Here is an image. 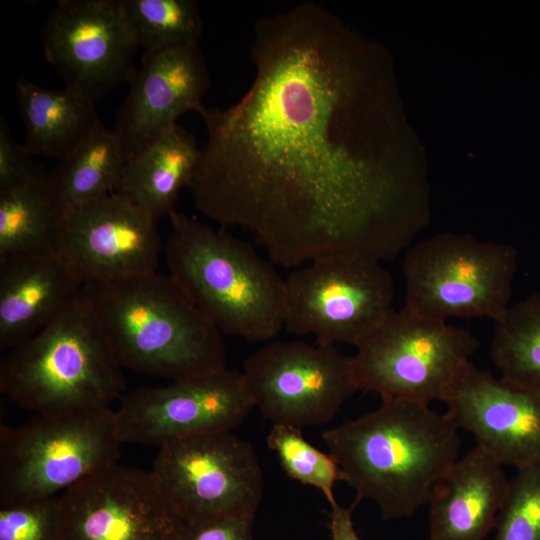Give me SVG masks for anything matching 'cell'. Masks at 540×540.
<instances>
[{"label":"cell","mask_w":540,"mask_h":540,"mask_svg":"<svg viewBox=\"0 0 540 540\" xmlns=\"http://www.w3.org/2000/svg\"><path fill=\"white\" fill-rule=\"evenodd\" d=\"M255 76L233 105L204 108L196 208L255 234L271 261L332 254L382 261L419 228L388 156L374 51L313 2L258 19Z\"/></svg>","instance_id":"obj_1"},{"label":"cell","mask_w":540,"mask_h":540,"mask_svg":"<svg viewBox=\"0 0 540 540\" xmlns=\"http://www.w3.org/2000/svg\"><path fill=\"white\" fill-rule=\"evenodd\" d=\"M459 428L429 404L382 399L375 410L322 433L354 503L373 501L384 520L412 516L458 459Z\"/></svg>","instance_id":"obj_2"},{"label":"cell","mask_w":540,"mask_h":540,"mask_svg":"<svg viewBox=\"0 0 540 540\" xmlns=\"http://www.w3.org/2000/svg\"><path fill=\"white\" fill-rule=\"evenodd\" d=\"M122 368L171 380L226 368L222 334L167 275L83 285Z\"/></svg>","instance_id":"obj_3"},{"label":"cell","mask_w":540,"mask_h":540,"mask_svg":"<svg viewBox=\"0 0 540 540\" xmlns=\"http://www.w3.org/2000/svg\"><path fill=\"white\" fill-rule=\"evenodd\" d=\"M164 246L168 276L221 334L268 341L284 327L285 285L247 242L177 211Z\"/></svg>","instance_id":"obj_4"},{"label":"cell","mask_w":540,"mask_h":540,"mask_svg":"<svg viewBox=\"0 0 540 540\" xmlns=\"http://www.w3.org/2000/svg\"><path fill=\"white\" fill-rule=\"evenodd\" d=\"M125 380L84 294L0 362V391L36 414L108 409Z\"/></svg>","instance_id":"obj_5"},{"label":"cell","mask_w":540,"mask_h":540,"mask_svg":"<svg viewBox=\"0 0 540 540\" xmlns=\"http://www.w3.org/2000/svg\"><path fill=\"white\" fill-rule=\"evenodd\" d=\"M121 442L114 410L36 414L0 425V505L61 495L116 463Z\"/></svg>","instance_id":"obj_6"},{"label":"cell","mask_w":540,"mask_h":540,"mask_svg":"<svg viewBox=\"0 0 540 540\" xmlns=\"http://www.w3.org/2000/svg\"><path fill=\"white\" fill-rule=\"evenodd\" d=\"M479 346L469 331L403 306L355 347L354 379L381 399L443 401Z\"/></svg>","instance_id":"obj_7"},{"label":"cell","mask_w":540,"mask_h":540,"mask_svg":"<svg viewBox=\"0 0 540 540\" xmlns=\"http://www.w3.org/2000/svg\"><path fill=\"white\" fill-rule=\"evenodd\" d=\"M517 270L510 245L441 234L410 246L403 260L405 305L440 321L507 311Z\"/></svg>","instance_id":"obj_8"},{"label":"cell","mask_w":540,"mask_h":540,"mask_svg":"<svg viewBox=\"0 0 540 540\" xmlns=\"http://www.w3.org/2000/svg\"><path fill=\"white\" fill-rule=\"evenodd\" d=\"M284 328L316 343L356 347L394 310V283L381 262L354 254L318 257L284 279Z\"/></svg>","instance_id":"obj_9"},{"label":"cell","mask_w":540,"mask_h":540,"mask_svg":"<svg viewBox=\"0 0 540 540\" xmlns=\"http://www.w3.org/2000/svg\"><path fill=\"white\" fill-rule=\"evenodd\" d=\"M151 472L185 522L254 514L264 490L253 446L231 431L177 439L159 447Z\"/></svg>","instance_id":"obj_10"},{"label":"cell","mask_w":540,"mask_h":540,"mask_svg":"<svg viewBox=\"0 0 540 540\" xmlns=\"http://www.w3.org/2000/svg\"><path fill=\"white\" fill-rule=\"evenodd\" d=\"M242 374L253 406L272 424L328 423L359 391L351 357L329 344L267 343L244 360Z\"/></svg>","instance_id":"obj_11"},{"label":"cell","mask_w":540,"mask_h":540,"mask_svg":"<svg viewBox=\"0 0 540 540\" xmlns=\"http://www.w3.org/2000/svg\"><path fill=\"white\" fill-rule=\"evenodd\" d=\"M151 470L107 465L58 496L53 540H181Z\"/></svg>","instance_id":"obj_12"},{"label":"cell","mask_w":540,"mask_h":540,"mask_svg":"<svg viewBox=\"0 0 540 540\" xmlns=\"http://www.w3.org/2000/svg\"><path fill=\"white\" fill-rule=\"evenodd\" d=\"M43 54L72 90L94 102L136 71L139 49L123 0H58L41 30Z\"/></svg>","instance_id":"obj_13"},{"label":"cell","mask_w":540,"mask_h":540,"mask_svg":"<svg viewBox=\"0 0 540 540\" xmlns=\"http://www.w3.org/2000/svg\"><path fill=\"white\" fill-rule=\"evenodd\" d=\"M161 251L157 220L117 192L65 210L54 246L83 285L155 273Z\"/></svg>","instance_id":"obj_14"},{"label":"cell","mask_w":540,"mask_h":540,"mask_svg":"<svg viewBox=\"0 0 540 540\" xmlns=\"http://www.w3.org/2000/svg\"><path fill=\"white\" fill-rule=\"evenodd\" d=\"M253 407L242 372L224 368L130 391L114 418L122 443L159 448L185 437L231 431Z\"/></svg>","instance_id":"obj_15"},{"label":"cell","mask_w":540,"mask_h":540,"mask_svg":"<svg viewBox=\"0 0 540 540\" xmlns=\"http://www.w3.org/2000/svg\"><path fill=\"white\" fill-rule=\"evenodd\" d=\"M128 84L113 129L125 160L156 141L183 114H200L205 108L202 99L211 86L198 43L143 53Z\"/></svg>","instance_id":"obj_16"},{"label":"cell","mask_w":540,"mask_h":540,"mask_svg":"<svg viewBox=\"0 0 540 540\" xmlns=\"http://www.w3.org/2000/svg\"><path fill=\"white\" fill-rule=\"evenodd\" d=\"M443 402L456 426L501 465L540 464V393L470 364Z\"/></svg>","instance_id":"obj_17"},{"label":"cell","mask_w":540,"mask_h":540,"mask_svg":"<svg viewBox=\"0 0 540 540\" xmlns=\"http://www.w3.org/2000/svg\"><path fill=\"white\" fill-rule=\"evenodd\" d=\"M503 467L478 445L458 458L432 488L429 540H485L509 487Z\"/></svg>","instance_id":"obj_18"},{"label":"cell","mask_w":540,"mask_h":540,"mask_svg":"<svg viewBox=\"0 0 540 540\" xmlns=\"http://www.w3.org/2000/svg\"><path fill=\"white\" fill-rule=\"evenodd\" d=\"M82 287L55 252L0 258V350L35 335Z\"/></svg>","instance_id":"obj_19"},{"label":"cell","mask_w":540,"mask_h":540,"mask_svg":"<svg viewBox=\"0 0 540 540\" xmlns=\"http://www.w3.org/2000/svg\"><path fill=\"white\" fill-rule=\"evenodd\" d=\"M202 149L195 137L178 124L125 160L115 192L156 220L176 211L179 194L190 187Z\"/></svg>","instance_id":"obj_20"},{"label":"cell","mask_w":540,"mask_h":540,"mask_svg":"<svg viewBox=\"0 0 540 540\" xmlns=\"http://www.w3.org/2000/svg\"><path fill=\"white\" fill-rule=\"evenodd\" d=\"M15 95L25 127L24 147L33 156L61 161L103 127L94 101L70 89H50L18 79Z\"/></svg>","instance_id":"obj_21"},{"label":"cell","mask_w":540,"mask_h":540,"mask_svg":"<svg viewBox=\"0 0 540 540\" xmlns=\"http://www.w3.org/2000/svg\"><path fill=\"white\" fill-rule=\"evenodd\" d=\"M125 157L113 131L104 126L47 172L51 196L65 210L115 192Z\"/></svg>","instance_id":"obj_22"},{"label":"cell","mask_w":540,"mask_h":540,"mask_svg":"<svg viewBox=\"0 0 540 540\" xmlns=\"http://www.w3.org/2000/svg\"><path fill=\"white\" fill-rule=\"evenodd\" d=\"M61 216L44 169L22 185L0 191V258L54 252Z\"/></svg>","instance_id":"obj_23"},{"label":"cell","mask_w":540,"mask_h":540,"mask_svg":"<svg viewBox=\"0 0 540 540\" xmlns=\"http://www.w3.org/2000/svg\"><path fill=\"white\" fill-rule=\"evenodd\" d=\"M490 353L501 378L540 393V291L510 305L495 322Z\"/></svg>","instance_id":"obj_24"},{"label":"cell","mask_w":540,"mask_h":540,"mask_svg":"<svg viewBox=\"0 0 540 540\" xmlns=\"http://www.w3.org/2000/svg\"><path fill=\"white\" fill-rule=\"evenodd\" d=\"M125 13L144 53L197 44L203 23L193 0H123Z\"/></svg>","instance_id":"obj_25"},{"label":"cell","mask_w":540,"mask_h":540,"mask_svg":"<svg viewBox=\"0 0 540 540\" xmlns=\"http://www.w3.org/2000/svg\"><path fill=\"white\" fill-rule=\"evenodd\" d=\"M266 441L289 478L320 490L329 504L336 502L334 487L343 474L330 454L305 439L300 427L272 424Z\"/></svg>","instance_id":"obj_26"},{"label":"cell","mask_w":540,"mask_h":540,"mask_svg":"<svg viewBox=\"0 0 540 540\" xmlns=\"http://www.w3.org/2000/svg\"><path fill=\"white\" fill-rule=\"evenodd\" d=\"M495 529L494 540H540V464L510 479Z\"/></svg>","instance_id":"obj_27"},{"label":"cell","mask_w":540,"mask_h":540,"mask_svg":"<svg viewBox=\"0 0 540 540\" xmlns=\"http://www.w3.org/2000/svg\"><path fill=\"white\" fill-rule=\"evenodd\" d=\"M58 496L0 505V540H53Z\"/></svg>","instance_id":"obj_28"},{"label":"cell","mask_w":540,"mask_h":540,"mask_svg":"<svg viewBox=\"0 0 540 540\" xmlns=\"http://www.w3.org/2000/svg\"><path fill=\"white\" fill-rule=\"evenodd\" d=\"M43 167L32 160L24 145H19L9 132L6 121L0 122V191L27 182Z\"/></svg>","instance_id":"obj_29"},{"label":"cell","mask_w":540,"mask_h":540,"mask_svg":"<svg viewBox=\"0 0 540 540\" xmlns=\"http://www.w3.org/2000/svg\"><path fill=\"white\" fill-rule=\"evenodd\" d=\"M254 519V514H236L185 524L181 540H253Z\"/></svg>","instance_id":"obj_30"},{"label":"cell","mask_w":540,"mask_h":540,"mask_svg":"<svg viewBox=\"0 0 540 540\" xmlns=\"http://www.w3.org/2000/svg\"><path fill=\"white\" fill-rule=\"evenodd\" d=\"M357 504L353 502L350 507H342L337 501L330 504L329 531L330 540H360L355 531L352 513Z\"/></svg>","instance_id":"obj_31"}]
</instances>
